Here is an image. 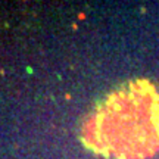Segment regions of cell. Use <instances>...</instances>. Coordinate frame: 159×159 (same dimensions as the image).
Listing matches in <instances>:
<instances>
[{
    "mask_svg": "<svg viewBox=\"0 0 159 159\" xmlns=\"http://www.w3.org/2000/svg\"><path fill=\"white\" fill-rule=\"evenodd\" d=\"M83 142L116 159H142L159 149V91L133 81L111 93L85 121Z\"/></svg>",
    "mask_w": 159,
    "mask_h": 159,
    "instance_id": "1",
    "label": "cell"
}]
</instances>
